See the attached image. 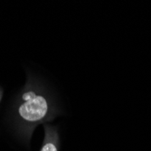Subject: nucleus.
Returning a JSON list of instances; mask_svg holds the SVG:
<instances>
[{"instance_id": "obj_1", "label": "nucleus", "mask_w": 151, "mask_h": 151, "mask_svg": "<svg viewBox=\"0 0 151 151\" xmlns=\"http://www.w3.org/2000/svg\"><path fill=\"white\" fill-rule=\"evenodd\" d=\"M47 112V102L42 96H35L25 101L19 108V114L28 121H36L45 116Z\"/></svg>"}, {"instance_id": "obj_2", "label": "nucleus", "mask_w": 151, "mask_h": 151, "mask_svg": "<svg viewBox=\"0 0 151 151\" xmlns=\"http://www.w3.org/2000/svg\"><path fill=\"white\" fill-rule=\"evenodd\" d=\"M41 151H58L56 145L52 141H47L45 144L43 146Z\"/></svg>"}, {"instance_id": "obj_3", "label": "nucleus", "mask_w": 151, "mask_h": 151, "mask_svg": "<svg viewBox=\"0 0 151 151\" xmlns=\"http://www.w3.org/2000/svg\"><path fill=\"white\" fill-rule=\"evenodd\" d=\"M35 92H33V91H28V92H25L24 95H23V100H24L25 101H29V100H31L32 98H34V97H35Z\"/></svg>"}]
</instances>
